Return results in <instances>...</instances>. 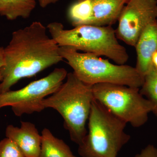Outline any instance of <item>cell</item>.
<instances>
[{
	"label": "cell",
	"mask_w": 157,
	"mask_h": 157,
	"mask_svg": "<svg viewBox=\"0 0 157 157\" xmlns=\"http://www.w3.org/2000/svg\"><path fill=\"white\" fill-rule=\"evenodd\" d=\"M59 47L48 36L47 27L39 21L14 31L3 50L0 94L10 90L20 79L35 76L63 60Z\"/></svg>",
	"instance_id": "obj_1"
},
{
	"label": "cell",
	"mask_w": 157,
	"mask_h": 157,
	"mask_svg": "<svg viewBox=\"0 0 157 157\" xmlns=\"http://www.w3.org/2000/svg\"><path fill=\"white\" fill-rule=\"evenodd\" d=\"M92 87L73 72L68 73L66 82L42 101L45 109L52 108L62 116L71 140L78 145L87 134L86 125L94 99Z\"/></svg>",
	"instance_id": "obj_2"
},
{
	"label": "cell",
	"mask_w": 157,
	"mask_h": 157,
	"mask_svg": "<svg viewBox=\"0 0 157 157\" xmlns=\"http://www.w3.org/2000/svg\"><path fill=\"white\" fill-rule=\"evenodd\" d=\"M50 36L59 46H70L78 51L105 56L118 65L129 59L126 48L119 42L112 26L83 25L66 29L59 22L48 24Z\"/></svg>",
	"instance_id": "obj_3"
},
{
	"label": "cell",
	"mask_w": 157,
	"mask_h": 157,
	"mask_svg": "<svg viewBox=\"0 0 157 157\" xmlns=\"http://www.w3.org/2000/svg\"><path fill=\"white\" fill-rule=\"evenodd\" d=\"M127 124L94 99L88 132L78 145V154L82 157H117L131 138L124 131Z\"/></svg>",
	"instance_id": "obj_4"
},
{
	"label": "cell",
	"mask_w": 157,
	"mask_h": 157,
	"mask_svg": "<svg viewBox=\"0 0 157 157\" xmlns=\"http://www.w3.org/2000/svg\"><path fill=\"white\" fill-rule=\"evenodd\" d=\"M59 52L74 74L86 84L113 83L138 88L143 84L144 77L132 66L114 64L94 54L78 52L70 46H59Z\"/></svg>",
	"instance_id": "obj_5"
},
{
	"label": "cell",
	"mask_w": 157,
	"mask_h": 157,
	"mask_svg": "<svg viewBox=\"0 0 157 157\" xmlns=\"http://www.w3.org/2000/svg\"><path fill=\"white\" fill-rule=\"evenodd\" d=\"M94 99L116 117L134 128L146 123L152 106L140 88L113 83L93 86Z\"/></svg>",
	"instance_id": "obj_6"
},
{
	"label": "cell",
	"mask_w": 157,
	"mask_h": 157,
	"mask_svg": "<svg viewBox=\"0 0 157 157\" xmlns=\"http://www.w3.org/2000/svg\"><path fill=\"white\" fill-rule=\"evenodd\" d=\"M67 74L64 68H56L48 76L32 82L21 89L0 94V109L10 106L18 117L41 112L45 109L42 101L57 90Z\"/></svg>",
	"instance_id": "obj_7"
},
{
	"label": "cell",
	"mask_w": 157,
	"mask_h": 157,
	"mask_svg": "<svg viewBox=\"0 0 157 157\" xmlns=\"http://www.w3.org/2000/svg\"><path fill=\"white\" fill-rule=\"evenodd\" d=\"M156 20L157 0H129L118 19L117 37L135 47L144 30Z\"/></svg>",
	"instance_id": "obj_8"
},
{
	"label": "cell",
	"mask_w": 157,
	"mask_h": 157,
	"mask_svg": "<svg viewBox=\"0 0 157 157\" xmlns=\"http://www.w3.org/2000/svg\"><path fill=\"white\" fill-rule=\"evenodd\" d=\"M6 137L15 143L25 157H39L42 136L34 124L21 121L20 128L9 125L6 128Z\"/></svg>",
	"instance_id": "obj_9"
},
{
	"label": "cell",
	"mask_w": 157,
	"mask_h": 157,
	"mask_svg": "<svg viewBox=\"0 0 157 157\" xmlns=\"http://www.w3.org/2000/svg\"><path fill=\"white\" fill-rule=\"evenodd\" d=\"M135 47L137 56L135 67L144 77L152 67V58L157 51V20L144 30Z\"/></svg>",
	"instance_id": "obj_10"
},
{
	"label": "cell",
	"mask_w": 157,
	"mask_h": 157,
	"mask_svg": "<svg viewBox=\"0 0 157 157\" xmlns=\"http://www.w3.org/2000/svg\"><path fill=\"white\" fill-rule=\"evenodd\" d=\"M93 10L90 25L112 26L117 21L123 8L129 0H90Z\"/></svg>",
	"instance_id": "obj_11"
},
{
	"label": "cell",
	"mask_w": 157,
	"mask_h": 157,
	"mask_svg": "<svg viewBox=\"0 0 157 157\" xmlns=\"http://www.w3.org/2000/svg\"><path fill=\"white\" fill-rule=\"evenodd\" d=\"M42 144L39 157H77L70 147L61 139L55 137L49 129L42 132Z\"/></svg>",
	"instance_id": "obj_12"
},
{
	"label": "cell",
	"mask_w": 157,
	"mask_h": 157,
	"mask_svg": "<svg viewBox=\"0 0 157 157\" xmlns=\"http://www.w3.org/2000/svg\"><path fill=\"white\" fill-rule=\"evenodd\" d=\"M36 6V0H0V15L9 20L27 18Z\"/></svg>",
	"instance_id": "obj_13"
},
{
	"label": "cell",
	"mask_w": 157,
	"mask_h": 157,
	"mask_svg": "<svg viewBox=\"0 0 157 157\" xmlns=\"http://www.w3.org/2000/svg\"><path fill=\"white\" fill-rule=\"evenodd\" d=\"M140 94L151 104V112L157 117V70L153 65L144 76Z\"/></svg>",
	"instance_id": "obj_14"
},
{
	"label": "cell",
	"mask_w": 157,
	"mask_h": 157,
	"mask_svg": "<svg viewBox=\"0 0 157 157\" xmlns=\"http://www.w3.org/2000/svg\"><path fill=\"white\" fill-rule=\"evenodd\" d=\"M0 157H25L13 140L6 137L0 141Z\"/></svg>",
	"instance_id": "obj_15"
},
{
	"label": "cell",
	"mask_w": 157,
	"mask_h": 157,
	"mask_svg": "<svg viewBox=\"0 0 157 157\" xmlns=\"http://www.w3.org/2000/svg\"><path fill=\"white\" fill-rule=\"evenodd\" d=\"M135 157H157V148L152 145H147Z\"/></svg>",
	"instance_id": "obj_16"
},
{
	"label": "cell",
	"mask_w": 157,
	"mask_h": 157,
	"mask_svg": "<svg viewBox=\"0 0 157 157\" xmlns=\"http://www.w3.org/2000/svg\"><path fill=\"white\" fill-rule=\"evenodd\" d=\"M39 5L42 8H44L48 5L52 4H55L58 2L59 0H38Z\"/></svg>",
	"instance_id": "obj_17"
},
{
	"label": "cell",
	"mask_w": 157,
	"mask_h": 157,
	"mask_svg": "<svg viewBox=\"0 0 157 157\" xmlns=\"http://www.w3.org/2000/svg\"><path fill=\"white\" fill-rule=\"evenodd\" d=\"M4 48L0 47V72L2 68L4 65V55H3ZM0 80H1V73H0Z\"/></svg>",
	"instance_id": "obj_18"
},
{
	"label": "cell",
	"mask_w": 157,
	"mask_h": 157,
	"mask_svg": "<svg viewBox=\"0 0 157 157\" xmlns=\"http://www.w3.org/2000/svg\"><path fill=\"white\" fill-rule=\"evenodd\" d=\"M152 62L153 65L157 70V51L155 52L152 58Z\"/></svg>",
	"instance_id": "obj_19"
}]
</instances>
